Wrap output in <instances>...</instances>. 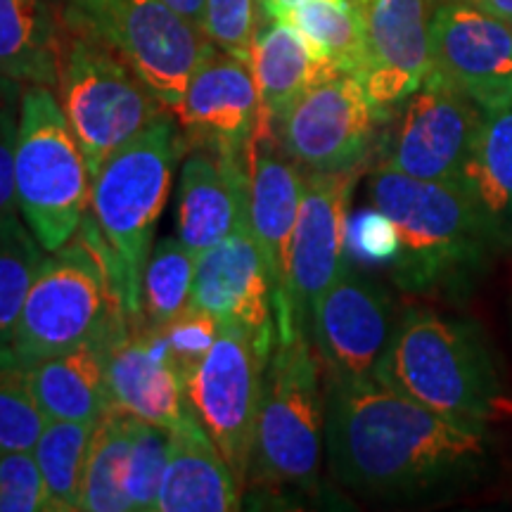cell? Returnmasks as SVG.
Listing matches in <instances>:
<instances>
[{
  "label": "cell",
  "mask_w": 512,
  "mask_h": 512,
  "mask_svg": "<svg viewBox=\"0 0 512 512\" xmlns=\"http://www.w3.org/2000/svg\"><path fill=\"white\" fill-rule=\"evenodd\" d=\"M93 422L48 420L34 446V458L46 484L48 512L81 510L83 472L91 448Z\"/></svg>",
  "instance_id": "29"
},
{
  "label": "cell",
  "mask_w": 512,
  "mask_h": 512,
  "mask_svg": "<svg viewBox=\"0 0 512 512\" xmlns=\"http://www.w3.org/2000/svg\"><path fill=\"white\" fill-rule=\"evenodd\" d=\"M112 256L91 216L38 268L10 344L29 366L83 342L110 344L128 330Z\"/></svg>",
  "instance_id": "3"
},
{
  "label": "cell",
  "mask_w": 512,
  "mask_h": 512,
  "mask_svg": "<svg viewBox=\"0 0 512 512\" xmlns=\"http://www.w3.org/2000/svg\"><path fill=\"white\" fill-rule=\"evenodd\" d=\"M242 508V484L188 408L169 427V463L157 512H233Z\"/></svg>",
  "instance_id": "22"
},
{
  "label": "cell",
  "mask_w": 512,
  "mask_h": 512,
  "mask_svg": "<svg viewBox=\"0 0 512 512\" xmlns=\"http://www.w3.org/2000/svg\"><path fill=\"white\" fill-rule=\"evenodd\" d=\"M110 406L152 425L171 427L188 411L185 380L171 361L162 332L128 325L105 349Z\"/></svg>",
  "instance_id": "20"
},
{
  "label": "cell",
  "mask_w": 512,
  "mask_h": 512,
  "mask_svg": "<svg viewBox=\"0 0 512 512\" xmlns=\"http://www.w3.org/2000/svg\"><path fill=\"white\" fill-rule=\"evenodd\" d=\"M484 114L512 105V29L463 0H441L430 17V72Z\"/></svg>",
  "instance_id": "13"
},
{
  "label": "cell",
  "mask_w": 512,
  "mask_h": 512,
  "mask_svg": "<svg viewBox=\"0 0 512 512\" xmlns=\"http://www.w3.org/2000/svg\"><path fill=\"white\" fill-rule=\"evenodd\" d=\"M0 512H48L46 484L31 451L0 456Z\"/></svg>",
  "instance_id": "36"
},
{
  "label": "cell",
  "mask_w": 512,
  "mask_h": 512,
  "mask_svg": "<svg viewBox=\"0 0 512 512\" xmlns=\"http://www.w3.org/2000/svg\"><path fill=\"white\" fill-rule=\"evenodd\" d=\"M43 252L17 209L0 214V342H10Z\"/></svg>",
  "instance_id": "31"
},
{
  "label": "cell",
  "mask_w": 512,
  "mask_h": 512,
  "mask_svg": "<svg viewBox=\"0 0 512 512\" xmlns=\"http://www.w3.org/2000/svg\"><path fill=\"white\" fill-rule=\"evenodd\" d=\"M197 256L178 238H164L152 247L143 271L140 325L162 328L188 309Z\"/></svg>",
  "instance_id": "30"
},
{
  "label": "cell",
  "mask_w": 512,
  "mask_h": 512,
  "mask_svg": "<svg viewBox=\"0 0 512 512\" xmlns=\"http://www.w3.org/2000/svg\"><path fill=\"white\" fill-rule=\"evenodd\" d=\"M221 328L223 323L219 318L202 309H192V306H188L174 320H169V323H164L159 328L166 347H169L171 361L176 363L183 380L209 354L216 337L221 335Z\"/></svg>",
  "instance_id": "34"
},
{
  "label": "cell",
  "mask_w": 512,
  "mask_h": 512,
  "mask_svg": "<svg viewBox=\"0 0 512 512\" xmlns=\"http://www.w3.org/2000/svg\"><path fill=\"white\" fill-rule=\"evenodd\" d=\"M363 169L306 171L290 247V302L297 328L309 332L313 306L347 266V219Z\"/></svg>",
  "instance_id": "16"
},
{
  "label": "cell",
  "mask_w": 512,
  "mask_h": 512,
  "mask_svg": "<svg viewBox=\"0 0 512 512\" xmlns=\"http://www.w3.org/2000/svg\"><path fill=\"white\" fill-rule=\"evenodd\" d=\"M401 252L396 223L382 209L363 207L347 219V254L361 264H394Z\"/></svg>",
  "instance_id": "35"
},
{
  "label": "cell",
  "mask_w": 512,
  "mask_h": 512,
  "mask_svg": "<svg viewBox=\"0 0 512 512\" xmlns=\"http://www.w3.org/2000/svg\"><path fill=\"white\" fill-rule=\"evenodd\" d=\"M373 377L465 425L484 427L510 411L482 339L470 325L430 309L403 313Z\"/></svg>",
  "instance_id": "4"
},
{
  "label": "cell",
  "mask_w": 512,
  "mask_h": 512,
  "mask_svg": "<svg viewBox=\"0 0 512 512\" xmlns=\"http://www.w3.org/2000/svg\"><path fill=\"white\" fill-rule=\"evenodd\" d=\"M64 15L53 0H0V76L57 88Z\"/></svg>",
  "instance_id": "24"
},
{
  "label": "cell",
  "mask_w": 512,
  "mask_h": 512,
  "mask_svg": "<svg viewBox=\"0 0 512 512\" xmlns=\"http://www.w3.org/2000/svg\"><path fill=\"white\" fill-rule=\"evenodd\" d=\"M290 22L320 60L361 81L368 62L366 8L358 0H302Z\"/></svg>",
  "instance_id": "27"
},
{
  "label": "cell",
  "mask_w": 512,
  "mask_h": 512,
  "mask_svg": "<svg viewBox=\"0 0 512 512\" xmlns=\"http://www.w3.org/2000/svg\"><path fill=\"white\" fill-rule=\"evenodd\" d=\"M249 67L261 102L256 136L273 138H278V124L290 112V107L311 86L342 74L320 60L306 38L283 19H268L264 29H256Z\"/></svg>",
  "instance_id": "23"
},
{
  "label": "cell",
  "mask_w": 512,
  "mask_h": 512,
  "mask_svg": "<svg viewBox=\"0 0 512 512\" xmlns=\"http://www.w3.org/2000/svg\"><path fill=\"white\" fill-rule=\"evenodd\" d=\"M57 93L91 178L119 147L169 112L114 50L67 17Z\"/></svg>",
  "instance_id": "8"
},
{
  "label": "cell",
  "mask_w": 512,
  "mask_h": 512,
  "mask_svg": "<svg viewBox=\"0 0 512 512\" xmlns=\"http://www.w3.org/2000/svg\"><path fill=\"white\" fill-rule=\"evenodd\" d=\"M271 351L240 325H223L209 354L185 377V399L221 456L247 486L261 384Z\"/></svg>",
  "instance_id": "10"
},
{
  "label": "cell",
  "mask_w": 512,
  "mask_h": 512,
  "mask_svg": "<svg viewBox=\"0 0 512 512\" xmlns=\"http://www.w3.org/2000/svg\"><path fill=\"white\" fill-rule=\"evenodd\" d=\"M46 425L48 418L31 384V366L10 342H0V456L34 451Z\"/></svg>",
  "instance_id": "32"
},
{
  "label": "cell",
  "mask_w": 512,
  "mask_h": 512,
  "mask_svg": "<svg viewBox=\"0 0 512 512\" xmlns=\"http://www.w3.org/2000/svg\"><path fill=\"white\" fill-rule=\"evenodd\" d=\"M366 38L368 62L361 83L377 119L387 121L430 72L427 0H370Z\"/></svg>",
  "instance_id": "19"
},
{
  "label": "cell",
  "mask_w": 512,
  "mask_h": 512,
  "mask_svg": "<svg viewBox=\"0 0 512 512\" xmlns=\"http://www.w3.org/2000/svg\"><path fill=\"white\" fill-rule=\"evenodd\" d=\"M176 238L200 256L249 223L247 157L188 150L176 195Z\"/></svg>",
  "instance_id": "21"
},
{
  "label": "cell",
  "mask_w": 512,
  "mask_h": 512,
  "mask_svg": "<svg viewBox=\"0 0 512 512\" xmlns=\"http://www.w3.org/2000/svg\"><path fill=\"white\" fill-rule=\"evenodd\" d=\"M188 150L176 117L166 112L119 147L93 178L88 216L112 256L131 325H140L147 256L155 247L152 242L176 166Z\"/></svg>",
  "instance_id": "2"
},
{
  "label": "cell",
  "mask_w": 512,
  "mask_h": 512,
  "mask_svg": "<svg viewBox=\"0 0 512 512\" xmlns=\"http://www.w3.org/2000/svg\"><path fill=\"white\" fill-rule=\"evenodd\" d=\"M174 117L190 150L247 157L261 119L252 67L209 43Z\"/></svg>",
  "instance_id": "17"
},
{
  "label": "cell",
  "mask_w": 512,
  "mask_h": 512,
  "mask_svg": "<svg viewBox=\"0 0 512 512\" xmlns=\"http://www.w3.org/2000/svg\"><path fill=\"white\" fill-rule=\"evenodd\" d=\"M176 12L188 19V22L195 24L197 29L204 31V24H207V0H166ZM207 34V31H204Z\"/></svg>",
  "instance_id": "39"
},
{
  "label": "cell",
  "mask_w": 512,
  "mask_h": 512,
  "mask_svg": "<svg viewBox=\"0 0 512 512\" xmlns=\"http://www.w3.org/2000/svg\"><path fill=\"white\" fill-rule=\"evenodd\" d=\"M460 185L475 200L494 233L512 228V105L486 114Z\"/></svg>",
  "instance_id": "26"
},
{
  "label": "cell",
  "mask_w": 512,
  "mask_h": 512,
  "mask_svg": "<svg viewBox=\"0 0 512 512\" xmlns=\"http://www.w3.org/2000/svg\"><path fill=\"white\" fill-rule=\"evenodd\" d=\"M64 17L114 50L171 114L211 43L166 0H72Z\"/></svg>",
  "instance_id": "9"
},
{
  "label": "cell",
  "mask_w": 512,
  "mask_h": 512,
  "mask_svg": "<svg viewBox=\"0 0 512 512\" xmlns=\"http://www.w3.org/2000/svg\"><path fill=\"white\" fill-rule=\"evenodd\" d=\"M377 121L363 83L351 74H335L294 102L278 124V143L304 171L363 169Z\"/></svg>",
  "instance_id": "12"
},
{
  "label": "cell",
  "mask_w": 512,
  "mask_h": 512,
  "mask_svg": "<svg viewBox=\"0 0 512 512\" xmlns=\"http://www.w3.org/2000/svg\"><path fill=\"white\" fill-rule=\"evenodd\" d=\"M91 188V171L60 100L46 86H29L19 98L15 200L48 254L67 245L81 228Z\"/></svg>",
  "instance_id": "7"
},
{
  "label": "cell",
  "mask_w": 512,
  "mask_h": 512,
  "mask_svg": "<svg viewBox=\"0 0 512 512\" xmlns=\"http://www.w3.org/2000/svg\"><path fill=\"white\" fill-rule=\"evenodd\" d=\"M486 114L446 83L425 79L389 114L382 162L422 181L456 183Z\"/></svg>",
  "instance_id": "11"
},
{
  "label": "cell",
  "mask_w": 512,
  "mask_h": 512,
  "mask_svg": "<svg viewBox=\"0 0 512 512\" xmlns=\"http://www.w3.org/2000/svg\"><path fill=\"white\" fill-rule=\"evenodd\" d=\"M368 192L399 230L394 280L401 290L425 292L453 285L475 271L494 238L482 209L458 181H422L377 164L368 178Z\"/></svg>",
  "instance_id": "5"
},
{
  "label": "cell",
  "mask_w": 512,
  "mask_h": 512,
  "mask_svg": "<svg viewBox=\"0 0 512 512\" xmlns=\"http://www.w3.org/2000/svg\"><path fill=\"white\" fill-rule=\"evenodd\" d=\"M510 29H512V22H510Z\"/></svg>",
  "instance_id": "42"
},
{
  "label": "cell",
  "mask_w": 512,
  "mask_h": 512,
  "mask_svg": "<svg viewBox=\"0 0 512 512\" xmlns=\"http://www.w3.org/2000/svg\"><path fill=\"white\" fill-rule=\"evenodd\" d=\"M19 128V102L15 88L0 83V214L15 211V147Z\"/></svg>",
  "instance_id": "38"
},
{
  "label": "cell",
  "mask_w": 512,
  "mask_h": 512,
  "mask_svg": "<svg viewBox=\"0 0 512 512\" xmlns=\"http://www.w3.org/2000/svg\"><path fill=\"white\" fill-rule=\"evenodd\" d=\"M209 41L249 64L256 34V0H207Z\"/></svg>",
  "instance_id": "37"
},
{
  "label": "cell",
  "mask_w": 512,
  "mask_h": 512,
  "mask_svg": "<svg viewBox=\"0 0 512 512\" xmlns=\"http://www.w3.org/2000/svg\"><path fill=\"white\" fill-rule=\"evenodd\" d=\"M325 439L320 356L309 332L275 342L261 384L249 489L313 491ZM245 486V489H247Z\"/></svg>",
  "instance_id": "6"
},
{
  "label": "cell",
  "mask_w": 512,
  "mask_h": 512,
  "mask_svg": "<svg viewBox=\"0 0 512 512\" xmlns=\"http://www.w3.org/2000/svg\"><path fill=\"white\" fill-rule=\"evenodd\" d=\"M107 344L83 342L31 366V384L48 420L98 422L110 408Z\"/></svg>",
  "instance_id": "25"
},
{
  "label": "cell",
  "mask_w": 512,
  "mask_h": 512,
  "mask_svg": "<svg viewBox=\"0 0 512 512\" xmlns=\"http://www.w3.org/2000/svg\"><path fill=\"white\" fill-rule=\"evenodd\" d=\"M136 420L138 418H133V415L121 413L110 406L95 422L86 472H83L81 510L131 512L124 477Z\"/></svg>",
  "instance_id": "28"
},
{
  "label": "cell",
  "mask_w": 512,
  "mask_h": 512,
  "mask_svg": "<svg viewBox=\"0 0 512 512\" xmlns=\"http://www.w3.org/2000/svg\"><path fill=\"white\" fill-rule=\"evenodd\" d=\"M266 19H285L302 0H256Z\"/></svg>",
  "instance_id": "41"
},
{
  "label": "cell",
  "mask_w": 512,
  "mask_h": 512,
  "mask_svg": "<svg viewBox=\"0 0 512 512\" xmlns=\"http://www.w3.org/2000/svg\"><path fill=\"white\" fill-rule=\"evenodd\" d=\"M325 448L339 484L368 496H415L470 477L484 427L446 418L375 377L330 380Z\"/></svg>",
  "instance_id": "1"
},
{
  "label": "cell",
  "mask_w": 512,
  "mask_h": 512,
  "mask_svg": "<svg viewBox=\"0 0 512 512\" xmlns=\"http://www.w3.org/2000/svg\"><path fill=\"white\" fill-rule=\"evenodd\" d=\"M396 323L387 290L347 264L313 306L309 337L330 380H363L373 377Z\"/></svg>",
  "instance_id": "14"
},
{
  "label": "cell",
  "mask_w": 512,
  "mask_h": 512,
  "mask_svg": "<svg viewBox=\"0 0 512 512\" xmlns=\"http://www.w3.org/2000/svg\"><path fill=\"white\" fill-rule=\"evenodd\" d=\"M467 5H475L477 10L486 12V15H494L503 22H512V0H463Z\"/></svg>",
  "instance_id": "40"
},
{
  "label": "cell",
  "mask_w": 512,
  "mask_h": 512,
  "mask_svg": "<svg viewBox=\"0 0 512 512\" xmlns=\"http://www.w3.org/2000/svg\"><path fill=\"white\" fill-rule=\"evenodd\" d=\"M166 463H169V427L136 420L124 477L131 512H157Z\"/></svg>",
  "instance_id": "33"
},
{
  "label": "cell",
  "mask_w": 512,
  "mask_h": 512,
  "mask_svg": "<svg viewBox=\"0 0 512 512\" xmlns=\"http://www.w3.org/2000/svg\"><path fill=\"white\" fill-rule=\"evenodd\" d=\"M188 306L211 313L223 325H240L264 347H275L271 278L249 223L197 256Z\"/></svg>",
  "instance_id": "18"
},
{
  "label": "cell",
  "mask_w": 512,
  "mask_h": 512,
  "mask_svg": "<svg viewBox=\"0 0 512 512\" xmlns=\"http://www.w3.org/2000/svg\"><path fill=\"white\" fill-rule=\"evenodd\" d=\"M304 181L306 171L285 155L278 138L254 136L247 152L249 226L271 278L275 328L280 342L302 332L297 328L290 302V247Z\"/></svg>",
  "instance_id": "15"
}]
</instances>
